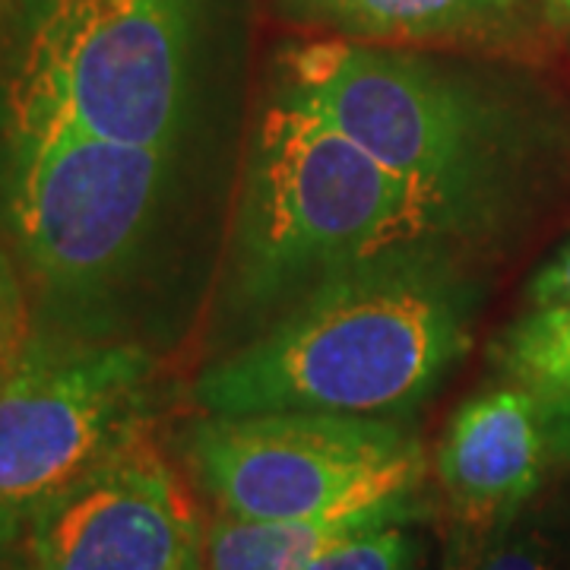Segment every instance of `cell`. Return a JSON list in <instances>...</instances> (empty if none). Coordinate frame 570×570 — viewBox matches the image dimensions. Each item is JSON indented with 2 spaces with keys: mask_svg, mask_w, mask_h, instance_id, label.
<instances>
[{
  "mask_svg": "<svg viewBox=\"0 0 570 570\" xmlns=\"http://www.w3.org/2000/svg\"><path fill=\"white\" fill-rule=\"evenodd\" d=\"M469 348V292L434 250L348 266L194 387L209 415L326 412L393 419Z\"/></svg>",
  "mask_w": 570,
  "mask_h": 570,
  "instance_id": "cell-1",
  "label": "cell"
},
{
  "mask_svg": "<svg viewBox=\"0 0 570 570\" xmlns=\"http://www.w3.org/2000/svg\"><path fill=\"white\" fill-rule=\"evenodd\" d=\"M469 228L283 86L254 124L235 219V288L250 305Z\"/></svg>",
  "mask_w": 570,
  "mask_h": 570,
  "instance_id": "cell-2",
  "label": "cell"
},
{
  "mask_svg": "<svg viewBox=\"0 0 570 570\" xmlns=\"http://www.w3.org/2000/svg\"><path fill=\"white\" fill-rule=\"evenodd\" d=\"M283 89L466 225L491 216L513 140L460 82L415 55L321 39L285 55Z\"/></svg>",
  "mask_w": 570,
  "mask_h": 570,
  "instance_id": "cell-3",
  "label": "cell"
},
{
  "mask_svg": "<svg viewBox=\"0 0 570 570\" xmlns=\"http://www.w3.org/2000/svg\"><path fill=\"white\" fill-rule=\"evenodd\" d=\"M194 0H48L10 82L13 134L70 127L175 149Z\"/></svg>",
  "mask_w": 570,
  "mask_h": 570,
  "instance_id": "cell-4",
  "label": "cell"
},
{
  "mask_svg": "<svg viewBox=\"0 0 570 570\" xmlns=\"http://www.w3.org/2000/svg\"><path fill=\"white\" fill-rule=\"evenodd\" d=\"M184 453L213 504L247 520H317L406 501L428 469L406 425L326 412H206Z\"/></svg>",
  "mask_w": 570,
  "mask_h": 570,
  "instance_id": "cell-5",
  "label": "cell"
},
{
  "mask_svg": "<svg viewBox=\"0 0 570 570\" xmlns=\"http://www.w3.org/2000/svg\"><path fill=\"white\" fill-rule=\"evenodd\" d=\"M171 175V149L102 140L70 127L13 134L10 228L41 285L82 295L140 250Z\"/></svg>",
  "mask_w": 570,
  "mask_h": 570,
  "instance_id": "cell-6",
  "label": "cell"
},
{
  "mask_svg": "<svg viewBox=\"0 0 570 570\" xmlns=\"http://www.w3.org/2000/svg\"><path fill=\"white\" fill-rule=\"evenodd\" d=\"M137 346H32L0 377V530L73 485L142 425Z\"/></svg>",
  "mask_w": 570,
  "mask_h": 570,
  "instance_id": "cell-7",
  "label": "cell"
},
{
  "mask_svg": "<svg viewBox=\"0 0 570 570\" xmlns=\"http://www.w3.org/2000/svg\"><path fill=\"white\" fill-rule=\"evenodd\" d=\"M10 532L20 570H206L197 513L146 425Z\"/></svg>",
  "mask_w": 570,
  "mask_h": 570,
  "instance_id": "cell-8",
  "label": "cell"
},
{
  "mask_svg": "<svg viewBox=\"0 0 570 570\" xmlns=\"http://www.w3.org/2000/svg\"><path fill=\"white\" fill-rule=\"evenodd\" d=\"M570 460V403L501 384L469 396L434 453L453 527V558L510 530L551 469Z\"/></svg>",
  "mask_w": 570,
  "mask_h": 570,
  "instance_id": "cell-9",
  "label": "cell"
},
{
  "mask_svg": "<svg viewBox=\"0 0 570 570\" xmlns=\"http://www.w3.org/2000/svg\"><path fill=\"white\" fill-rule=\"evenodd\" d=\"M298 20L358 45H510L523 0H285Z\"/></svg>",
  "mask_w": 570,
  "mask_h": 570,
  "instance_id": "cell-10",
  "label": "cell"
},
{
  "mask_svg": "<svg viewBox=\"0 0 570 570\" xmlns=\"http://www.w3.org/2000/svg\"><path fill=\"white\" fill-rule=\"evenodd\" d=\"M412 513L415 498L317 520H247L219 510L204 532L206 570H307L348 539L409 523Z\"/></svg>",
  "mask_w": 570,
  "mask_h": 570,
  "instance_id": "cell-11",
  "label": "cell"
},
{
  "mask_svg": "<svg viewBox=\"0 0 570 570\" xmlns=\"http://www.w3.org/2000/svg\"><path fill=\"white\" fill-rule=\"evenodd\" d=\"M498 374L546 400L570 403V302L532 307L491 346Z\"/></svg>",
  "mask_w": 570,
  "mask_h": 570,
  "instance_id": "cell-12",
  "label": "cell"
},
{
  "mask_svg": "<svg viewBox=\"0 0 570 570\" xmlns=\"http://www.w3.org/2000/svg\"><path fill=\"white\" fill-rule=\"evenodd\" d=\"M307 570H419V542L406 523H390L326 551Z\"/></svg>",
  "mask_w": 570,
  "mask_h": 570,
  "instance_id": "cell-13",
  "label": "cell"
},
{
  "mask_svg": "<svg viewBox=\"0 0 570 570\" xmlns=\"http://www.w3.org/2000/svg\"><path fill=\"white\" fill-rule=\"evenodd\" d=\"M450 570H568L561 554L535 532L510 535L501 532L489 546L472 551L466 558H453Z\"/></svg>",
  "mask_w": 570,
  "mask_h": 570,
  "instance_id": "cell-14",
  "label": "cell"
},
{
  "mask_svg": "<svg viewBox=\"0 0 570 570\" xmlns=\"http://www.w3.org/2000/svg\"><path fill=\"white\" fill-rule=\"evenodd\" d=\"M29 348L26 292L10 257L0 250V377L20 362Z\"/></svg>",
  "mask_w": 570,
  "mask_h": 570,
  "instance_id": "cell-15",
  "label": "cell"
},
{
  "mask_svg": "<svg viewBox=\"0 0 570 570\" xmlns=\"http://www.w3.org/2000/svg\"><path fill=\"white\" fill-rule=\"evenodd\" d=\"M527 298L532 307L568 305L570 302V242L554 257L539 266V273L527 285Z\"/></svg>",
  "mask_w": 570,
  "mask_h": 570,
  "instance_id": "cell-16",
  "label": "cell"
},
{
  "mask_svg": "<svg viewBox=\"0 0 570 570\" xmlns=\"http://www.w3.org/2000/svg\"><path fill=\"white\" fill-rule=\"evenodd\" d=\"M0 570H20L17 549H13V532L0 530Z\"/></svg>",
  "mask_w": 570,
  "mask_h": 570,
  "instance_id": "cell-17",
  "label": "cell"
},
{
  "mask_svg": "<svg viewBox=\"0 0 570 570\" xmlns=\"http://www.w3.org/2000/svg\"><path fill=\"white\" fill-rule=\"evenodd\" d=\"M17 7H20V0H0V39H3L10 20L17 17Z\"/></svg>",
  "mask_w": 570,
  "mask_h": 570,
  "instance_id": "cell-18",
  "label": "cell"
},
{
  "mask_svg": "<svg viewBox=\"0 0 570 570\" xmlns=\"http://www.w3.org/2000/svg\"><path fill=\"white\" fill-rule=\"evenodd\" d=\"M554 7H561V10H570V0H549Z\"/></svg>",
  "mask_w": 570,
  "mask_h": 570,
  "instance_id": "cell-19",
  "label": "cell"
}]
</instances>
